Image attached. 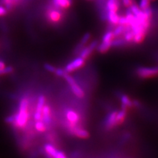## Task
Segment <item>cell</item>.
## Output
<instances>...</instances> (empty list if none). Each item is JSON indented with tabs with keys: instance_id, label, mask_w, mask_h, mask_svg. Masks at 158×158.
<instances>
[{
	"instance_id": "1",
	"label": "cell",
	"mask_w": 158,
	"mask_h": 158,
	"mask_svg": "<svg viewBox=\"0 0 158 158\" xmlns=\"http://www.w3.org/2000/svg\"><path fill=\"white\" fill-rule=\"evenodd\" d=\"M29 100L27 97L23 98L19 103V110L15 114V121L13 126L19 129H23L28 124L29 119Z\"/></svg>"
},
{
	"instance_id": "2",
	"label": "cell",
	"mask_w": 158,
	"mask_h": 158,
	"mask_svg": "<svg viewBox=\"0 0 158 158\" xmlns=\"http://www.w3.org/2000/svg\"><path fill=\"white\" fill-rule=\"evenodd\" d=\"M136 75L142 79L152 78L158 77V67H140L136 69Z\"/></svg>"
},
{
	"instance_id": "3",
	"label": "cell",
	"mask_w": 158,
	"mask_h": 158,
	"mask_svg": "<svg viewBox=\"0 0 158 158\" xmlns=\"http://www.w3.org/2000/svg\"><path fill=\"white\" fill-rule=\"evenodd\" d=\"M63 78L69 84V86H70L72 92L77 97L79 98H82L85 96V92L83 91L81 87L78 85L77 82L73 77H71L69 73H67L63 77Z\"/></svg>"
},
{
	"instance_id": "4",
	"label": "cell",
	"mask_w": 158,
	"mask_h": 158,
	"mask_svg": "<svg viewBox=\"0 0 158 158\" xmlns=\"http://www.w3.org/2000/svg\"><path fill=\"white\" fill-rule=\"evenodd\" d=\"M67 128L69 129V131L70 132V133H71V135L75 136L79 138L86 139V138H88L89 136H90V134H89L88 131L78 127L77 125H73L68 123Z\"/></svg>"
},
{
	"instance_id": "5",
	"label": "cell",
	"mask_w": 158,
	"mask_h": 158,
	"mask_svg": "<svg viewBox=\"0 0 158 158\" xmlns=\"http://www.w3.org/2000/svg\"><path fill=\"white\" fill-rule=\"evenodd\" d=\"M46 104V97L44 95H40L38 98L36 103V107L35 112H34V121H38L42 120V110L44 106Z\"/></svg>"
},
{
	"instance_id": "6",
	"label": "cell",
	"mask_w": 158,
	"mask_h": 158,
	"mask_svg": "<svg viewBox=\"0 0 158 158\" xmlns=\"http://www.w3.org/2000/svg\"><path fill=\"white\" fill-rule=\"evenodd\" d=\"M85 63V59L79 56L74 59L70 63H69L65 67V71L67 73H70L73 71H75L77 69L82 67Z\"/></svg>"
},
{
	"instance_id": "7",
	"label": "cell",
	"mask_w": 158,
	"mask_h": 158,
	"mask_svg": "<svg viewBox=\"0 0 158 158\" xmlns=\"http://www.w3.org/2000/svg\"><path fill=\"white\" fill-rule=\"evenodd\" d=\"M98 45V42L97 40L92 42L88 46L85 47L82 49L81 52H80V57H81L84 59H86L91 55L92 52L94 51V49L97 48Z\"/></svg>"
},
{
	"instance_id": "8",
	"label": "cell",
	"mask_w": 158,
	"mask_h": 158,
	"mask_svg": "<svg viewBox=\"0 0 158 158\" xmlns=\"http://www.w3.org/2000/svg\"><path fill=\"white\" fill-rule=\"evenodd\" d=\"M61 9H57L56 7L53 6V8L52 7L50 10L48 11V20L53 22L57 23L61 18Z\"/></svg>"
},
{
	"instance_id": "9",
	"label": "cell",
	"mask_w": 158,
	"mask_h": 158,
	"mask_svg": "<svg viewBox=\"0 0 158 158\" xmlns=\"http://www.w3.org/2000/svg\"><path fill=\"white\" fill-rule=\"evenodd\" d=\"M117 111H113L111 112L107 115L105 121V127L107 130L112 129L113 128L116 127V116H117Z\"/></svg>"
},
{
	"instance_id": "10",
	"label": "cell",
	"mask_w": 158,
	"mask_h": 158,
	"mask_svg": "<svg viewBox=\"0 0 158 158\" xmlns=\"http://www.w3.org/2000/svg\"><path fill=\"white\" fill-rule=\"evenodd\" d=\"M42 121L48 127L52 124V113L50 107L48 104H45L42 110Z\"/></svg>"
},
{
	"instance_id": "11",
	"label": "cell",
	"mask_w": 158,
	"mask_h": 158,
	"mask_svg": "<svg viewBox=\"0 0 158 158\" xmlns=\"http://www.w3.org/2000/svg\"><path fill=\"white\" fill-rule=\"evenodd\" d=\"M66 117L68 123L73 125H77L80 122V117L78 113L71 110H69L66 113Z\"/></svg>"
},
{
	"instance_id": "12",
	"label": "cell",
	"mask_w": 158,
	"mask_h": 158,
	"mask_svg": "<svg viewBox=\"0 0 158 158\" xmlns=\"http://www.w3.org/2000/svg\"><path fill=\"white\" fill-rule=\"evenodd\" d=\"M120 4V0H107L106 2V10L107 12H117L119 9Z\"/></svg>"
},
{
	"instance_id": "13",
	"label": "cell",
	"mask_w": 158,
	"mask_h": 158,
	"mask_svg": "<svg viewBox=\"0 0 158 158\" xmlns=\"http://www.w3.org/2000/svg\"><path fill=\"white\" fill-rule=\"evenodd\" d=\"M119 17L120 16L118 15L117 12L107 11L106 13V19L107 20L111 26H116L118 24Z\"/></svg>"
},
{
	"instance_id": "14",
	"label": "cell",
	"mask_w": 158,
	"mask_h": 158,
	"mask_svg": "<svg viewBox=\"0 0 158 158\" xmlns=\"http://www.w3.org/2000/svg\"><path fill=\"white\" fill-rule=\"evenodd\" d=\"M90 38H91V34L90 33H88V32L86 33L85 35L83 36V37L82 38L80 43H79L78 45L76 46L74 52H75V53H80V52H81L82 49L84 48H85L86 44L89 42V40H90Z\"/></svg>"
},
{
	"instance_id": "15",
	"label": "cell",
	"mask_w": 158,
	"mask_h": 158,
	"mask_svg": "<svg viewBox=\"0 0 158 158\" xmlns=\"http://www.w3.org/2000/svg\"><path fill=\"white\" fill-rule=\"evenodd\" d=\"M44 150L49 158H55L58 150L53 145L51 144H46L44 145Z\"/></svg>"
},
{
	"instance_id": "16",
	"label": "cell",
	"mask_w": 158,
	"mask_h": 158,
	"mask_svg": "<svg viewBox=\"0 0 158 158\" xmlns=\"http://www.w3.org/2000/svg\"><path fill=\"white\" fill-rule=\"evenodd\" d=\"M127 109L123 107L121 110L117 112V116H116V125H120L122 123L125 121L126 117H127Z\"/></svg>"
},
{
	"instance_id": "17",
	"label": "cell",
	"mask_w": 158,
	"mask_h": 158,
	"mask_svg": "<svg viewBox=\"0 0 158 158\" xmlns=\"http://www.w3.org/2000/svg\"><path fill=\"white\" fill-rule=\"evenodd\" d=\"M53 6L57 9L68 8L71 6L72 0H53Z\"/></svg>"
},
{
	"instance_id": "18",
	"label": "cell",
	"mask_w": 158,
	"mask_h": 158,
	"mask_svg": "<svg viewBox=\"0 0 158 158\" xmlns=\"http://www.w3.org/2000/svg\"><path fill=\"white\" fill-rule=\"evenodd\" d=\"M120 99H121V101L122 103L123 107H125L128 110V108H131L133 107L132 101L131 100L130 98L128 97L127 95L122 94L120 95Z\"/></svg>"
},
{
	"instance_id": "19",
	"label": "cell",
	"mask_w": 158,
	"mask_h": 158,
	"mask_svg": "<svg viewBox=\"0 0 158 158\" xmlns=\"http://www.w3.org/2000/svg\"><path fill=\"white\" fill-rule=\"evenodd\" d=\"M111 47H112V42H102V43L100 44H98V45L97 49L100 53H105Z\"/></svg>"
},
{
	"instance_id": "20",
	"label": "cell",
	"mask_w": 158,
	"mask_h": 158,
	"mask_svg": "<svg viewBox=\"0 0 158 158\" xmlns=\"http://www.w3.org/2000/svg\"><path fill=\"white\" fill-rule=\"evenodd\" d=\"M127 26L121 25V24H117V25H116L114 30L113 31V34H114L115 35V38L120 37L121 36V34H124L125 32L126 31Z\"/></svg>"
},
{
	"instance_id": "21",
	"label": "cell",
	"mask_w": 158,
	"mask_h": 158,
	"mask_svg": "<svg viewBox=\"0 0 158 158\" xmlns=\"http://www.w3.org/2000/svg\"><path fill=\"white\" fill-rule=\"evenodd\" d=\"M146 35V32H140L135 34L132 42H134L135 44L142 43L143 41H144Z\"/></svg>"
},
{
	"instance_id": "22",
	"label": "cell",
	"mask_w": 158,
	"mask_h": 158,
	"mask_svg": "<svg viewBox=\"0 0 158 158\" xmlns=\"http://www.w3.org/2000/svg\"><path fill=\"white\" fill-rule=\"evenodd\" d=\"M115 35L112 31H109L106 32L102 37V42H112L115 38Z\"/></svg>"
},
{
	"instance_id": "23",
	"label": "cell",
	"mask_w": 158,
	"mask_h": 158,
	"mask_svg": "<svg viewBox=\"0 0 158 158\" xmlns=\"http://www.w3.org/2000/svg\"><path fill=\"white\" fill-rule=\"evenodd\" d=\"M34 127H35L36 130L39 132H45L48 128L47 126L42 120L36 121L35 125H34Z\"/></svg>"
},
{
	"instance_id": "24",
	"label": "cell",
	"mask_w": 158,
	"mask_h": 158,
	"mask_svg": "<svg viewBox=\"0 0 158 158\" xmlns=\"http://www.w3.org/2000/svg\"><path fill=\"white\" fill-rule=\"evenodd\" d=\"M127 42L125 40L124 38L117 37L113 40L112 42V47H121L125 46Z\"/></svg>"
},
{
	"instance_id": "25",
	"label": "cell",
	"mask_w": 158,
	"mask_h": 158,
	"mask_svg": "<svg viewBox=\"0 0 158 158\" xmlns=\"http://www.w3.org/2000/svg\"><path fill=\"white\" fill-rule=\"evenodd\" d=\"M150 0H140L138 7L141 10H145L150 7Z\"/></svg>"
},
{
	"instance_id": "26",
	"label": "cell",
	"mask_w": 158,
	"mask_h": 158,
	"mask_svg": "<svg viewBox=\"0 0 158 158\" xmlns=\"http://www.w3.org/2000/svg\"><path fill=\"white\" fill-rule=\"evenodd\" d=\"M14 71L13 67L9 66V67H5L4 68L0 69V76L7 75V74H11Z\"/></svg>"
},
{
	"instance_id": "27",
	"label": "cell",
	"mask_w": 158,
	"mask_h": 158,
	"mask_svg": "<svg viewBox=\"0 0 158 158\" xmlns=\"http://www.w3.org/2000/svg\"><path fill=\"white\" fill-rule=\"evenodd\" d=\"M44 68L45 69V70H46L47 71L52 73H55L56 70V67H55L54 66H53L52 65L49 63H45L44 65Z\"/></svg>"
},
{
	"instance_id": "28",
	"label": "cell",
	"mask_w": 158,
	"mask_h": 158,
	"mask_svg": "<svg viewBox=\"0 0 158 158\" xmlns=\"http://www.w3.org/2000/svg\"><path fill=\"white\" fill-rule=\"evenodd\" d=\"M67 73L65 71V69H62V68H56V70L55 72V74L56 75V76H57L59 77H63V78Z\"/></svg>"
},
{
	"instance_id": "29",
	"label": "cell",
	"mask_w": 158,
	"mask_h": 158,
	"mask_svg": "<svg viewBox=\"0 0 158 158\" xmlns=\"http://www.w3.org/2000/svg\"><path fill=\"white\" fill-rule=\"evenodd\" d=\"M118 24H121V25H124V26L128 25V23L126 16H120Z\"/></svg>"
},
{
	"instance_id": "30",
	"label": "cell",
	"mask_w": 158,
	"mask_h": 158,
	"mask_svg": "<svg viewBox=\"0 0 158 158\" xmlns=\"http://www.w3.org/2000/svg\"><path fill=\"white\" fill-rule=\"evenodd\" d=\"M121 3H122L125 7L128 8L134 2H133V0H121Z\"/></svg>"
},
{
	"instance_id": "31",
	"label": "cell",
	"mask_w": 158,
	"mask_h": 158,
	"mask_svg": "<svg viewBox=\"0 0 158 158\" xmlns=\"http://www.w3.org/2000/svg\"><path fill=\"white\" fill-rule=\"evenodd\" d=\"M55 158H67L65 154L61 151H58Z\"/></svg>"
},
{
	"instance_id": "32",
	"label": "cell",
	"mask_w": 158,
	"mask_h": 158,
	"mask_svg": "<svg viewBox=\"0 0 158 158\" xmlns=\"http://www.w3.org/2000/svg\"><path fill=\"white\" fill-rule=\"evenodd\" d=\"M7 10L6 8L2 6H0V16L5 15L7 14Z\"/></svg>"
},
{
	"instance_id": "33",
	"label": "cell",
	"mask_w": 158,
	"mask_h": 158,
	"mask_svg": "<svg viewBox=\"0 0 158 158\" xmlns=\"http://www.w3.org/2000/svg\"><path fill=\"white\" fill-rule=\"evenodd\" d=\"M132 103H133V106H135V107H137V108H138V107H140V103L138 102V100H134V101H132Z\"/></svg>"
},
{
	"instance_id": "34",
	"label": "cell",
	"mask_w": 158,
	"mask_h": 158,
	"mask_svg": "<svg viewBox=\"0 0 158 158\" xmlns=\"http://www.w3.org/2000/svg\"><path fill=\"white\" fill-rule=\"evenodd\" d=\"M5 67H6V64H5V63L3 61L0 60V69L4 68Z\"/></svg>"
},
{
	"instance_id": "35",
	"label": "cell",
	"mask_w": 158,
	"mask_h": 158,
	"mask_svg": "<svg viewBox=\"0 0 158 158\" xmlns=\"http://www.w3.org/2000/svg\"><path fill=\"white\" fill-rule=\"evenodd\" d=\"M87 1H95V0H87Z\"/></svg>"
},
{
	"instance_id": "36",
	"label": "cell",
	"mask_w": 158,
	"mask_h": 158,
	"mask_svg": "<svg viewBox=\"0 0 158 158\" xmlns=\"http://www.w3.org/2000/svg\"><path fill=\"white\" fill-rule=\"evenodd\" d=\"M150 1H151V2H153V1H155V0H150Z\"/></svg>"
}]
</instances>
